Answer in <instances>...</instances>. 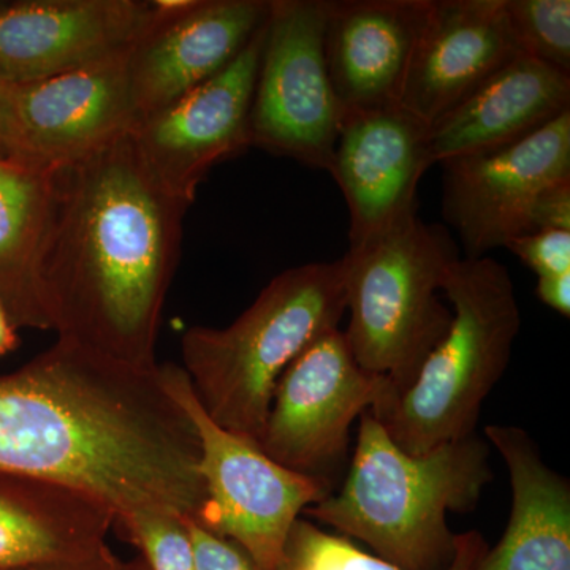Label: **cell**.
<instances>
[{
  "instance_id": "31",
  "label": "cell",
  "mask_w": 570,
  "mask_h": 570,
  "mask_svg": "<svg viewBox=\"0 0 570 570\" xmlns=\"http://www.w3.org/2000/svg\"><path fill=\"white\" fill-rule=\"evenodd\" d=\"M138 570H149L148 566L145 564V561H142V564L140 566V569Z\"/></svg>"
},
{
  "instance_id": "13",
  "label": "cell",
  "mask_w": 570,
  "mask_h": 570,
  "mask_svg": "<svg viewBox=\"0 0 570 570\" xmlns=\"http://www.w3.org/2000/svg\"><path fill=\"white\" fill-rule=\"evenodd\" d=\"M129 50L47 80L14 85L29 163L63 167L132 132L138 115Z\"/></svg>"
},
{
  "instance_id": "3",
  "label": "cell",
  "mask_w": 570,
  "mask_h": 570,
  "mask_svg": "<svg viewBox=\"0 0 570 570\" xmlns=\"http://www.w3.org/2000/svg\"><path fill=\"white\" fill-rule=\"evenodd\" d=\"M346 313L343 258L285 269L225 328L190 326L183 371L216 425L258 445L285 367Z\"/></svg>"
},
{
  "instance_id": "28",
  "label": "cell",
  "mask_w": 570,
  "mask_h": 570,
  "mask_svg": "<svg viewBox=\"0 0 570 570\" xmlns=\"http://www.w3.org/2000/svg\"><path fill=\"white\" fill-rule=\"evenodd\" d=\"M142 564L141 558L132 561H122L116 557L111 549L102 551L89 560L75 562H56V564L31 566L14 570H138Z\"/></svg>"
},
{
  "instance_id": "25",
  "label": "cell",
  "mask_w": 570,
  "mask_h": 570,
  "mask_svg": "<svg viewBox=\"0 0 570 570\" xmlns=\"http://www.w3.org/2000/svg\"><path fill=\"white\" fill-rule=\"evenodd\" d=\"M183 520L193 542L197 570H261L232 540L214 534L193 519Z\"/></svg>"
},
{
  "instance_id": "11",
  "label": "cell",
  "mask_w": 570,
  "mask_h": 570,
  "mask_svg": "<svg viewBox=\"0 0 570 570\" xmlns=\"http://www.w3.org/2000/svg\"><path fill=\"white\" fill-rule=\"evenodd\" d=\"M269 3L153 0V20L127 56L138 122L227 69L268 20Z\"/></svg>"
},
{
  "instance_id": "2",
  "label": "cell",
  "mask_w": 570,
  "mask_h": 570,
  "mask_svg": "<svg viewBox=\"0 0 570 570\" xmlns=\"http://www.w3.org/2000/svg\"><path fill=\"white\" fill-rule=\"evenodd\" d=\"M491 480L489 442L478 434L411 455L366 411L346 482L305 513L396 568L445 570L459 535L448 513L474 510Z\"/></svg>"
},
{
  "instance_id": "29",
  "label": "cell",
  "mask_w": 570,
  "mask_h": 570,
  "mask_svg": "<svg viewBox=\"0 0 570 570\" xmlns=\"http://www.w3.org/2000/svg\"><path fill=\"white\" fill-rule=\"evenodd\" d=\"M535 295L543 305L560 313L561 316H570V273L557 276L538 277Z\"/></svg>"
},
{
  "instance_id": "26",
  "label": "cell",
  "mask_w": 570,
  "mask_h": 570,
  "mask_svg": "<svg viewBox=\"0 0 570 570\" xmlns=\"http://www.w3.org/2000/svg\"><path fill=\"white\" fill-rule=\"evenodd\" d=\"M531 230L570 232V179L551 184L539 194L531 209Z\"/></svg>"
},
{
  "instance_id": "30",
  "label": "cell",
  "mask_w": 570,
  "mask_h": 570,
  "mask_svg": "<svg viewBox=\"0 0 570 570\" xmlns=\"http://www.w3.org/2000/svg\"><path fill=\"white\" fill-rule=\"evenodd\" d=\"M20 344L18 337V328L11 324L10 317L7 316L6 309L0 306V356L14 351Z\"/></svg>"
},
{
  "instance_id": "12",
  "label": "cell",
  "mask_w": 570,
  "mask_h": 570,
  "mask_svg": "<svg viewBox=\"0 0 570 570\" xmlns=\"http://www.w3.org/2000/svg\"><path fill=\"white\" fill-rule=\"evenodd\" d=\"M430 124L406 108L347 112L330 175L343 190L348 246L417 213V187L433 167Z\"/></svg>"
},
{
  "instance_id": "19",
  "label": "cell",
  "mask_w": 570,
  "mask_h": 570,
  "mask_svg": "<svg viewBox=\"0 0 570 570\" xmlns=\"http://www.w3.org/2000/svg\"><path fill=\"white\" fill-rule=\"evenodd\" d=\"M485 441L509 469L512 510L504 534L474 570H570V483L519 426L490 425Z\"/></svg>"
},
{
  "instance_id": "7",
  "label": "cell",
  "mask_w": 570,
  "mask_h": 570,
  "mask_svg": "<svg viewBox=\"0 0 570 570\" xmlns=\"http://www.w3.org/2000/svg\"><path fill=\"white\" fill-rule=\"evenodd\" d=\"M341 119L326 69L321 0H272L250 108V146L330 174Z\"/></svg>"
},
{
  "instance_id": "6",
  "label": "cell",
  "mask_w": 570,
  "mask_h": 570,
  "mask_svg": "<svg viewBox=\"0 0 570 570\" xmlns=\"http://www.w3.org/2000/svg\"><path fill=\"white\" fill-rule=\"evenodd\" d=\"M160 373L194 423L200 444L198 469L206 502L197 523L232 540L258 569L277 570L299 513L332 494V480L281 466L255 442L216 425L181 366L164 363Z\"/></svg>"
},
{
  "instance_id": "32",
  "label": "cell",
  "mask_w": 570,
  "mask_h": 570,
  "mask_svg": "<svg viewBox=\"0 0 570 570\" xmlns=\"http://www.w3.org/2000/svg\"><path fill=\"white\" fill-rule=\"evenodd\" d=\"M0 306H2V303H0ZM3 307V306H2Z\"/></svg>"
},
{
  "instance_id": "1",
  "label": "cell",
  "mask_w": 570,
  "mask_h": 570,
  "mask_svg": "<svg viewBox=\"0 0 570 570\" xmlns=\"http://www.w3.org/2000/svg\"><path fill=\"white\" fill-rule=\"evenodd\" d=\"M187 209L154 178L132 134L56 168L41 292L59 340L137 370L159 366Z\"/></svg>"
},
{
  "instance_id": "23",
  "label": "cell",
  "mask_w": 570,
  "mask_h": 570,
  "mask_svg": "<svg viewBox=\"0 0 570 570\" xmlns=\"http://www.w3.org/2000/svg\"><path fill=\"white\" fill-rule=\"evenodd\" d=\"M184 517L168 510H138L115 520L119 535L140 551L149 570H197Z\"/></svg>"
},
{
  "instance_id": "8",
  "label": "cell",
  "mask_w": 570,
  "mask_h": 570,
  "mask_svg": "<svg viewBox=\"0 0 570 570\" xmlns=\"http://www.w3.org/2000/svg\"><path fill=\"white\" fill-rule=\"evenodd\" d=\"M390 397L389 382L356 363L344 332L328 330L285 367L258 448L281 466L330 480L346 459L352 423Z\"/></svg>"
},
{
  "instance_id": "10",
  "label": "cell",
  "mask_w": 570,
  "mask_h": 570,
  "mask_svg": "<svg viewBox=\"0 0 570 570\" xmlns=\"http://www.w3.org/2000/svg\"><path fill=\"white\" fill-rule=\"evenodd\" d=\"M266 22L212 80L134 127L135 148L168 193L193 205L206 175L250 146V108Z\"/></svg>"
},
{
  "instance_id": "9",
  "label": "cell",
  "mask_w": 570,
  "mask_h": 570,
  "mask_svg": "<svg viewBox=\"0 0 570 570\" xmlns=\"http://www.w3.org/2000/svg\"><path fill=\"white\" fill-rule=\"evenodd\" d=\"M441 165L445 220L460 236L463 257H485L531 234L535 198L570 179V110L530 137Z\"/></svg>"
},
{
  "instance_id": "18",
  "label": "cell",
  "mask_w": 570,
  "mask_h": 570,
  "mask_svg": "<svg viewBox=\"0 0 570 570\" xmlns=\"http://www.w3.org/2000/svg\"><path fill=\"white\" fill-rule=\"evenodd\" d=\"M570 110V75L519 55L430 126L433 164L530 137Z\"/></svg>"
},
{
  "instance_id": "17",
  "label": "cell",
  "mask_w": 570,
  "mask_h": 570,
  "mask_svg": "<svg viewBox=\"0 0 570 570\" xmlns=\"http://www.w3.org/2000/svg\"><path fill=\"white\" fill-rule=\"evenodd\" d=\"M115 512L55 480L0 472V570L89 560L110 549Z\"/></svg>"
},
{
  "instance_id": "20",
  "label": "cell",
  "mask_w": 570,
  "mask_h": 570,
  "mask_svg": "<svg viewBox=\"0 0 570 570\" xmlns=\"http://www.w3.org/2000/svg\"><path fill=\"white\" fill-rule=\"evenodd\" d=\"M56 168L0 160V303L17 328L51 330L41 292Z\"/></svg>"
},
{
  "instance_id": "15",
  "label": "cell",
  "mask_w": 570,
  "mask_h": 570,
  "mask_svg": "<svg viewBox=\"0 0 570 570\" xmlns=\"http://www.w3.org/2000/svg\"><path fill=\"white\" fill-rule=\"evenodd\" d=\"M433 0H321L326 69L343 116L397 107Z\"/></svg>"
},
{
  "instance_id": "21",
  "label": "cell",
  "mask_w": 570,
  "mask_h": 570,
  "mask_svg": "<svg viewBox=\"0 0 570 570\" xmlns=\"http://www.w3.org/2000/svg\"><path fill=\"white\" fill-rule=\"evenodd\" d=\"M489 550L479 531L456 535V551L445 570H474ZM322 570H403L392 562L367 554L351 539L330 534L309 521L298 519L288 534L285 550Z\"/></svg>"
},
{
  "instance_id": "27",
  "label": "cell",
  "mask_w": 570,
  "mask_h": 570,
  "mask_svg": "<svg viewBox=\"0 0 570 570\" xmlns=\"http://www.w3.org/2000/svg\"><path fill=\"white\" fill-rule=\"evenodd\" d=\"M0 160L31 164L22 142L14 85L2 80H0Z\"/></svg>"
},
{
  "instance_id": "16",
  "label": "cell",
  "mask_w": 570,
  "mask_h": 570,
  "mask_svg": "<svg viewBox=\"0 0 570 570\" xmlns=\"http://www.w3.org/2000/svg\"><path fill=\"white\" fill-rule=\"evenodd\" d=\"M519 55L504 0H433L401 107L431 126Z\"/></svg>"
},
{
  "instance_id": "4",
  "label": "cell",
  "mask_w": 570,
  "mask_h": 570,
  "mask_svg": "<svg viewBox=\"0 0 570 570\" xmlns=\"http://www.w3.org/2000/svg\"><path fill=\"white\" fill-rule=\"evenodd\" d=\"M442 292L453 314L448 335L385 411H370L411 455L475 433L483 401L501 381L520 332L515 285L494 258L460 257Z\"/></svg>"
},
{
  "instance_id": "5",
  "label": "cell",
  "mask_w": 570,
  "mask_h": 570,
  "mask_svg": "<svg viewBox=\"0 0 570 570\" xmlns=\"http://www.w3.org/2000/svg\"><path fill=\"white\" fill-rule=\"evenodd\" d=\"M461 257L444 225L411 214L358 245L344 262V336L356 363L389 382L385 411L412 384L430 352L452 325V309L441 296L449 269Z\"/></svg>"
},
{
  "instance_id": "24",
  "label": "cell",
  "mask_w": 570,
  "mask_h": 570,
  "mask_svg": "<svg viewBox=\"0 0 570 570\" xmlns=\"http://www.w3.org/2000/svg\"><path fill=\"white\" fill-rule=\"evenodd\" d=\"M505 249L515 254L521 264L542 276L570 273V232L539 230L510 239Z\"/></svg>"
},
{
  "instance_id": "14",
  "label": "cell",
  "mask_w": 570,
  "mask_h": 570,
  "mask_svg": "<svg viewBox=\"0 0 570 570\" xmlns=\"http://www.w3.org/2000/svg\"><path fill=\"white\" fill-rule=\"evenodd\" d=\"M142 0H26L0 6V80H47L130 47L153 20Z\"/></svg>"
},
{
  "instance_id": "22",
  "label": "cell",
  "mask_w": 570,
  "mask_h": 570,
  "mask_svg": "<svg viewBox=\"0 0 570 570\" xmlns=\"http://www.w3.org/2000/svg\"><path fill=\"white\" fill-rule=\"evenodd\" d=\"M520 55L570 75L569 0H504Z\"/></svg>"
}]
</instances>
